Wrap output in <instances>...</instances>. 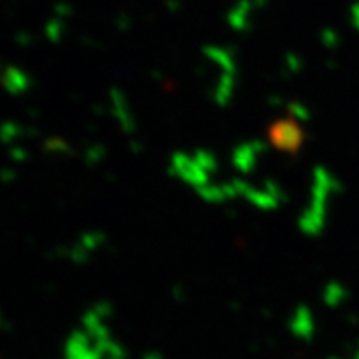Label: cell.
<instances>
[{
	"instance_id": "cell-1",
	"label": "cell",
	"mask_w": 359,
	"mask_h": 359,
	"mask_svg": "<svg viewBox=\"0 0 359 359\" xmlns=\"http://www.w3.org/2000/svg\"><path fill=\"white\" fill-rule=\"evenodd\" d=\"M268 140L277 151L295 154L304 143V130L295 118H280L269 125Z\"/></svg>"
}]
</instances>
